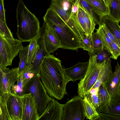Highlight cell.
Instances as JSON below:
<instances>
[{
  "label": "cell",
  "instance_id": "cell-1",
  "mask_svg": "<svg viewBox=\"0 0 120 120\" xmlns=\"http://www.w3.org/2000/svg\"><path fill=\"white\" fill-rule=\"evenodd\" d=\"M61 61L50 54L41 64L40 79L49 95L58 100L67 94L66 87L69 81L65 77Z\"/></svg>",
  "mask_w": 120,
  "mask_h": 120
},
{
  "label": "cell",
  "instance_id": "cell-2",
  "mask_svg": "<svg viewBox=\"0 0 120 120\" xmlns=\"http://www.w3.org/2000/svg\"><path fill=\"white\" fill-rule=\"evenodd\" d=\"M43 19L44 21L50 26L56 34L60 41V48L77 51L81 48L79 38L50 6Z\"/></svg>",
  "mask_w": 120,
  "mask_h": 120
},
{
  "label": "cell",
  "instance_id": "cell-3",
  "mask_svg": "<svg viewBox=\"0 0 120 120\" xmlns=\"http://www.w3.org/2000/svg\"><path fill=\"white\" fill-rule=\"evenodd\" d=\"M18 38L22 42H29L39 36L41 28L39 19L26 8L22 0H19L16 9Z\"/></svg>",
  "mask_w": 120,
  "mask_h": 120
},
{
  "label": "cell",
  "instance_id": "cell-4",
  "mask_svg": "<svg viewBox=\"0 0 120 120\" xmlns=\"http://www.w3.org/2000/svg\"><path fill=\"white\" fill-rule=\"evenodd\" d=\"M22 96L11 92L0 95V120H22Z\"/></svg>",
  "mask_w": 120,
  "mask_h": 120
},
{
  "label": "cell",
  "instance_id": "cell-5",
  "mask_svg": "<svg viewBox=\"0 0 120 120\" xmlns=\"http://www.w3.org/2000/svg\"><path fill=\"white\" fill-rule=\"evenodd\" d=\"M40 79V74H36L24 86L23 93V95L31 94L39 116L45 110L51 98Z\"/></svg>",
  "mask_w": 120,
  "mask_h": 120
},
{
  "label": "cell",
  "instance_id": "cell-6",
  "mask_svg": "<svg viewBox=\"0 0 120 120\" xmlns=\"http://www.w3.org/2000/svg\"><path fill=\"white\" fill-rule=\"evenodd\" d=\"M89 56L88 68L84 77L78 84V93L84 98L88 94L95 84L101 70L106 60L101 63L97 62L95 55L88 52Z\"/></svg>",
  "mask_w": 120,
  "mask_h": 120
},
{
  "label": "cell",
  "instance_id": "cell-7",
  "mask_svg": "<svg viewBox=\"0 0 120 120\" xmlns=\"http://www.w3.org/2000/svg\"><path fill=\"white\" fill-rule=\"evenodd\" d=\"M20 40L6 36L0 33V67L12 65L14 59L23 48Z\"/></svg>",
  "mask_w": 120,
  "mask_h": 120
},
{
  "label": "cell",
  "instance_id": "cell-8",
  "mask_svg": "<svg viewBox=\"0 0 120 120\" xmlns=\"http://www.w3.org/2000/svg\"><path fill=\"white\" fill-rule=\"evenodd\" d=\"M83 99L79 95L75 96L63 104L61 120H84Z\"/></svg>",
  "mask_w": 120,
  "mask_h": 120
},
{
  "label": "cell",
  "instance_id": "cell-9",
  "mask_svg": "<svg viewBox=\"0 0 120 120\" xmlns=\"http://www.w3.org/2000/svg\"><path fill=\"white\" fill-rule=\"evenodd\" d=\"M71 29L77 26L76 17L72 14V0H51L50 5Z\"/></svg>",
  "mask_w": 120,
  "mask_h": 120
},
{
  "label": "cell",
  "instance_id": "cell-10",
  "mask_svg": "<svg viewBox=\"0 0 120 120\" xmlns=\"http://www.w3.org/2000/svg\"><path fill=\"white\" fill-rule=\"evenodd\" d=\"M19 77L18 67H0V95L10 92L11 86L15 85Z\"/></svg>",
  "mask_w": 120,
  "mask_h": 120
},
{
  "label": "cell",
  "instance_id": "cell-11",
  "mask_svg": "<svg viewBox=\"0 0 120 120\" xmlns=\"http://www.w3.org/2000/svg\"><path fill=\"white\" fill-rule=\"evenodd\" d=\"M45 23L41 28L40 34L37 38L38 45L36 58L34 61L30 64L32 67L31 70L36 74L40 73L41 64L45 57L50 54L47 51L44 41Z\"/></svg>",
  "mask_w": 120,
  "mask_h": 120
},
{
  "label": "cell",
  "instance_id": "cell-12",
  "mask_svg": "<svg viewBox=\"0 0 120 120\" xmlns=\"http://www.w3.org/2000/svg\"><path fill=\"white\" fill-rule=\"evenodd\" d=\"M23 112L22 120H38V112L34 98L30 93L22 96Z\"/></svg>",
  "mask_w": 120,
  "mask_h": 120
},
{
  "label": "cell",
  "instance_id": "cell-13",
  "mask_svg": "<svg viewBox=\"0 0 120 120\" xmlns=\"http://www.w3.org/2000/svg\"><path fill=\"white\" fill-rule=\"evenodd\" d=\"M63 106V104L51 98L45 110L38 120H61Z\"/></svg>",
  "mask_w": 120,
  "mask_h": 120
},
{
  "label": "cell",
  "instance_id": "cell-14",
  "mask_svg": "<svg viewBox=\"0 0 120 120\" xmlns=\"http://www.w3.org/2000/svg\"><path fill=\"white\" fill-rule=\"evenodd\" d=\"M45 23L44 41L45 46L48 52L53 53L60 48L61 43L56 34L49 25Z\"/></svg>",
  "mask_w": 120,
  "mask_h": 120
},
{
  "label": "cell",
  "instance_id": "cell-15",
  "mask_svg": "<svg viewBox=\"0 0 120 120\" xmlns=\"http://www.w3.org/2000/svg\"><path fill=\"white\" fill-rule=\"evenodd\" d=\"M89 64V61L79 62L73 66L64 68V73L66 78L69 81L73 82L81 80L86 73Z\"/></svg>",
  "mask_w": 120,
  "mask_h": 120
},
{
  "label": "cell",
  "instance_id": "cell-16",
  "mask_svg": "<svg viewBox=\"0 0 120 120\" xmlns=\"http://www.w3.org/2000/svg\"><path fill=\"white\" fill-rule=\"evenodd\" d=\"M113 73L111 60L110 59L107 60L102 68L97 80L92 88H98L102 84L106 86L110 82Z\"/></svg>",
  "mask_w": 120,
  "mask_h": 120
},
{
  "label": "cell",
  "instance_id": "cell-17",
  "mask_svg": "<svg viewBox=\"0 0 120 120\" xmlns=\"http://www.w3.org/2000/svg\"><path fill=\"white\" fill-rule=\"evenodd\" d=\"M96 109L98 113L120 115V95L116 94L111 98L109 103Z\"/></svg>",
  "mask_w": 120,
  "mask_h": 120
},
{
  "label": "cell",
  "instance_id": "cell-18",
  "mask_svg": "<svg viewBox=\"0 0 120 120\" xmlns=\"http://www.w3.org/2000/svg\"><path fill=\"white\" fill-rule=\"evenodd\" d=\"M120 84V65L117 62L111 80L105 86L111 98L118 93Z\"/></svg>",
  "mask_w": 120,
  "mask_h": 120
},
{
  "label": "cell",
  "instance_id": "cell-19",
  "mask_svg": "<svg viewBox=\"0 0 120 120\" xmlns=\"http://www.w3.org/2000/svg\"><path fill=\"white\" fill-rule=\"evenodd\" d=\"M79 6L84 9L92 17L96 24L99 25L102 23L103 17L90 4L85 0H76Z\"/></svg>",
  "mask_w": 120,
  "mask_h": 120
},
{
  "label": "cell",
  "instance_id": "cell-20",
  "mask_svg": "<svg viewBox=\"0 0 120 120\" xmlns=\"http://www.w3.org/2000/svg\"><path fill=\"white\" fill-rule=\"evenodd\" d=\"M96 30L100 36L102 45V50H107L111 54L112 58L117 60L113 50L112 41L106 33L101 24L99 25L98 28Z\"/></svg>",
  "mask_w": 120,
  "mask_h": 120
},
{
  "label": "cell",
  "instance_id": "cell-21",
  "mask_svg": "<svg viewBox=\"0 0 120 120\" xmlns=\"http://www.w3.org/2000/svg\"><path fill=\"white\" fill-rule=\"evenodd\" d=\"M102 22L106 25L117 39L120 46V27L119 23L108 15L102 17Z\"/></svg>",
  "mask_w": 120,
  "mask_h": 120
},
{
  "label": "cell",
  "instance_id": "cell-22",
  "mask_svg": "<svg viewBox=\"0 0 120 120\" xmlns=\"http://www.w3.org/2000/svg\"><path fill=\"white\" fill-rule=\"evenodd\" d=\"M83 103L84 114L87 119L93 120L99 115L98 113L94 106L86 98H84Z\"/></svg>",
  "mask_w": 120,
  "mask_h": 120
},
{
  "label": "cell",
  "instance_id": "cell-23",
  "mask_svg": "<svg viewBox=\"0 0 120 120\" xmlns=\"http://www.w3.org/2000/svg\"><path fill=\"white\" fill-rule=\"evenodd\" d=\"M29 44L23 47L19 51L18 54L19 59L18 67L19 76L23 71L27 65Z\"/></svg>",
  "mask_w": 120,
  "mask_h": 120
},
{
  "label": "cell",
  "instance_id": "cell-24",
  "mask_svg": "<svg viewBox=\"0 0 120 120\" xmlns=\"http://www.w3.org/2000/svg\"><path fill=\"white\" fill-rule=\"evenodd\" d=\"M85 0L93 7L103 17L109 15V8L104 0Z\"/></svg>",
  "mask_w": 120,
  "mask_h": 120
},
{
  "label": "cell",
  "instance_id": "cell-25",
  "mask_svg": "<svg viewBox=\"0 0 120 120\" xmlns=\"http://www.w3.org/2000/svg\"><path fill=\"white\" fill-rule=\"evenodd\" d=\"M108 8V16L119 23L120 22V0H113Z\"/></svg>",
  "mask_w": 120,
  "mask_h": 120
},
{
  "label": "cell",
  "instance_id": "cell-26",
  "mask_svg": "<svg viewBox=\"0 0 120 120\" xmlns=\"http://www.w3.org/2000/svg\"><path fill=\"white\" fill-rule=\"evenodd\" d=\"M98 94L99 100V106L98 107L104 106L109 102L110 97L104 84H102L98 88Z\"/></svg>",
  "mask_w": 120,
  "mask_h": 120
},
{
  "label": "cell",
  "instance_id": "cell-27",
  "mask_svg": "<svg viewBox=\"0 0 120 120\" xmlns=\"http://www.w3.org/2000/svg\"><path fill=\"white\" fill-rule=\"evenodd\" d=\"M79 7L80 9L84 21L86 26L88 34L92 35L95 29L96 24L92 17L84 9L79 6Z\"/></svg>",
  "mask_w": 120,
  "mask_h": 120
},
{
  "label": "cell",
  "instance_id": "cell-28",
  "mask_svg": "<svg viewBox=\"0 0 120 120\" xmlns=\"http://www.w3.org/2000/svg\"><path fill=\"white\" fill-rule=\"evenodd\" d=\"M28 59L27 66L30 65L35 60L38 45L37 38L29 42Z\"/></svg>",
  "mask_w": 120,
  "mask_h": 120
},
{
  "label": "cell",
  "instance_id": "cell-29",
  "mask_svg": "<svg viewBox=\"0 0 120 120\" xmlns=\"http://www.w3.org/2000/svg\"><path fill=\"white\" fill-rule=\"evenodd\" d=\"M92 35L86 34L84 33L81 40V48L84 50L93 54V45L92 39Z\"/></svg>",
  "mask_w": 120,
  "mask_h": 120
},
{
  "label": "cell",
  "instance_id": "cell-30",
  "mask_svg": "<svg viewBox=\"0 0 120 120\" xmlns=\"http://www.w3.org/2000/svg\"><path fill=\"white\" fill-rule=\"evenodd\" d=\"M23 72L19 76L16 84L12 86L10 92L14 94L22 96L23 95L24 86L22 74Z\"/></svg>",
  "mask_w": 120,
  "mask_h": 120
},
{
  "label": "cell",
  "instance_id": "cell-31",
  "mask_svg": "<svg viewBox=\"0 0 120 120\" xmlns=\"http://www.w3.org/2000/svg\"><path fill=\"white\" fill-rule=\"evenodd\" d=\"M98 88H92L86 97L96 109L99 106V100L98 94Z\"/></svg>",
  "mask_w": 120,
  "mask_h": 120
},
{
  "label": "cell",
  "instance_id": "cell-32",
  "mask_svg": "<svg viewBox=\"0 0 120 120\" xmlns=\"http://www.w3.org/2000/svg\"><path fill=\"white\" fill-rule=\"evenodd\" d=\"M92 37L93 45V54H95L102 49V45L99 34L97 31L94 32Z\"/></svg>",
  "mask_w": 120,
  "mask_h": 120
},
{
  "label": "cell",
  "instance_id": "cell-33",
  "mask_svg": "<svg viewBox=\"0 0 120 120\" xmlns=\"http://www.w3.org/2000/svg\"><path fill=\"white\" fill-rule=\"evenodd\" d=\"M94 55L97 62L99 63H101L105 60L110 59L112 57L111 54L106 49L102 50Z\"/></svg>",
  "mask_w": 120,
  "mask_h": 120
},
{
  "label": "cell",
  "instance_id": "cell-34",
  "mask_svg": "<svg viewBox=\"0 0 120 120\" xmlns=\"http://www.w3.org/2000/svg\"><path fill=\"white\" fill-rule=\"evenodd\" d=\"M32 67L31 64L27 66L23 72L22 77L24 87L30 80L36 74L32 70Z\"/></svg>",
  "mask_w": 120,
  "mask_h": 120
},
{
  "label": "cell",
  "instance_id": "cell-35",
  "mask_svg": "<svg viewBox=\"0 0 120 120\" xmlns=\"http://www.w3.org/2000/svg\"><path fill=\"white\" fill-rule=\"evenodd\" d=\"M99 115L93 120H120V115L98 113Z\"/></svg>",
  "mask_w": 120,
  "mask_h": 120
},
{
  "label": "cell",
  "instance_id": "cell-36",
  "mask_svg": "<svg viewBox=\"0 0 120 120\" xmlns=\"http://www.w3.org/2000/svg\"><path fill=\"white\" fill-rule=\"evenodd\" d=\"M0 33L4 34L6 36L14 38L12 32L7 25L6 22L0 19Z\"/></svg>",
  "mask_w": 120,
  "mask_h": 120
},
{
  "label": "cell",
  "instance_id": "cell-37",
  "mask_svg": "<svg viewBox=\"0 0 120 120\" xmlns=\"http://www.w3.org/2000/svg\"><path fill=\"white\" fill-rule=\"evenodd\" d=\"M78 19L79 25L82 30L86 34H88L86 26L84 21L80 9L79 7L78 14Z\"/></svg>",
  "mask_w": 120,
  "mask_h": 120
},
{
  "label": "cell",
  "instance_id": "cell-38",
  "mask_svg": "<svg viewBox=\"0 0 120 120\" xmlns=\"http://www.w3.org/2000/svg\"><path fill=\"white\" fill-rule=\"evenodd\" d=\"M101 24L104 30L109 38L112 41L116 43L120 48V46L117 39L107 27L106 25L104 23L102 22Z\"/></svg>",
  "mask_w": 120,
  "mask_h": 120
},
{
  "label": "cell",
  "instance_id": "cell-39",
  "mask_svg": "<svg viewBox=\"0 0 120 120\" xmlns=\"http://www.w3.org/2000/svg\"><path fill=\"white\" fill-rule=\"evenodd\" d=\"M4 0H0V19L6 22L5 16V10L4 5Z\"/></svg>",
  "mask_w": 120,
  "mask_h": 120
},
{
  "label": "cell",
  "instance_id": "cell-40",
  "mask_svg": "<svg viewBox=\"0 0 120 120\" xmlns=\"http://www.w3.org/2000/svg\"><path fill=\"white\" fill-rule=\"evenodd\" d=\"M113 50L116 57L117 59L120 56V48L115 43L112 41Z\"/></svg>",
  "mask_w": 120,
  "mask_h": 120
},
{
  "label": "cell",
  "instance_id": "cell-41",
  "mask_svg": "<svg viewBox=\"0 0 120 120\" xmlns=\"http://www.w3.org/2000/svg\"><path fill=\"white\" fill-rule=\"evenodd\" d=\"M113 0H104L106 6L109 8V7Z\"/></svg>",
  "mask_w": 120,
  "mask_h": 120
},
{
  "label": "cell",
  "instance_id": "cell-42",
  "mask_svg": "<svg viewBox=\"0 0 120 120\" xmlns=\"http://www.w3.org/2000/svg\"><path fill=\"white\" fill-rule=\"evenodd\" d=\"M117 94H118L120 95V84L119 86L118 92Z\"/></svg>",
  "mask_w": 120,
  "mask_h": 120
},
{
  "label": "cell",
  "instance_id": "cell-43",
  "mask_svg": "<svg viewBox=\"0 0 120 120\" xmlns=\"http://www.w3.org/2000/svg\"></svg>",
  "mask_w": 120,
  "mask_h": 120
}]
</instances>
